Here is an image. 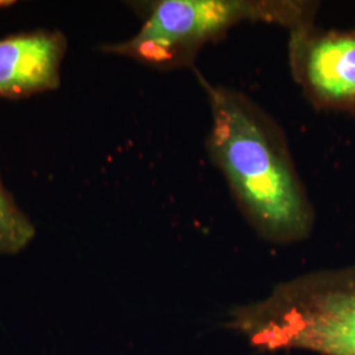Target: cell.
I'll use <instances>...</instances> for the list:
<instances>
[{
	"label": "cell",
	"mask_w": 355,
	"mask_h": 355,
	"mask_svg": "<svg viewBox=\"0 0 355 355\" xmlns=\"http://www.w3.org/2000/svg\"><path fill=\"white\" fill-rule=\"evenodd\" d=\"M195 76L209 105L207 150L233 199L263 240L290 245L308 239L315 209L292 159L287 136L242 91Z\"/></svg>",
	"instance_id": "1"
},
{
	"label": "cell",
	"mask_w": 355,
	"mask_h": 355,
	"mask_svg": "<svg viewBox=\"0 0 355 355\" xmlns=\"http://www.w3.org/2000/svg\"><path fill=\"white\" fill-rule=\"evenodd\" d=\"M137 8L140 29L101 51L155 70H177L195 69L202 49L236 26L265 23L290 32L315 23L320 6L305 0H154L137 3Z\"/></svg>",
	"instance_id": "3"
},
{
	"label": "cell",
	"mask_w": 355,
	"mask_h": 355,
	"mask_svg": "<svg viewBox=\"0 0 355 355\" xmlns=\"http://www.w3.org/2000/svg\"><path fill=\"white\" fill-rule=\"evenodd\" d=\"M288 64L316 110L355 117V29H324L316 21L293 28Z\"/></svg>",
	"instance_id": "4"
},
{
	"label": "cell",
	"mask_w": 355,
	"mask_h": 355,
	"mask_svg": "<svg viewBox=\"0 0 355 355\" xmlns=\"http://www.w3.org/2000/svg\"><path fill=\"white\" fill-rule=\"evenodd\" d=\"M35 236L33 223L6 189L0 175V254L20 253Z\"/></svg>",
	"instance_id": "6"
},
{
	"label": "cell",
	"mask_w": 355,
	"mask_h": 355,
	"mask_svg": "<svg viewBox=\"0 0 355 355\" xmlns=\"http://www.w3.org/2000/svg\"><path fill=\"white\" fill-rule=\"evenodd\" d=\"M12 4H15V1L12 0H0V8H8Z\"/></svg>",
	"instance_id": "7"
},
{
	"label": "cell",
	"mask_w": 355,
	"mask_h": 355,
	"mask_svg": "<svg viewBox=\"0 0 355 355\" xmlns=\"http://www.w3.org/2000/svg\"><path fill=\"white\" fill-rule=\"evenodd\" d=\"M229 327L265 352L355 355V265L308 272L236 308Z\"/></svg>",
	"instance_id": "2"
},
{
	"label": "cell",
	"mask_w": 355,
	"mask_h": 355,
	"mask_svg": "<svg viewBox=\"0 0 355 355\" xmlns=\"http://www.w3.org/2000/svg\"><path fill=\"white\" fill-rule=\"evenodd\" d=\"M66 51L67 40L60 31L0 38V99L19 101L58 89Z\"/></svg>",
	"instance_id": "5"
}]
</instances>
